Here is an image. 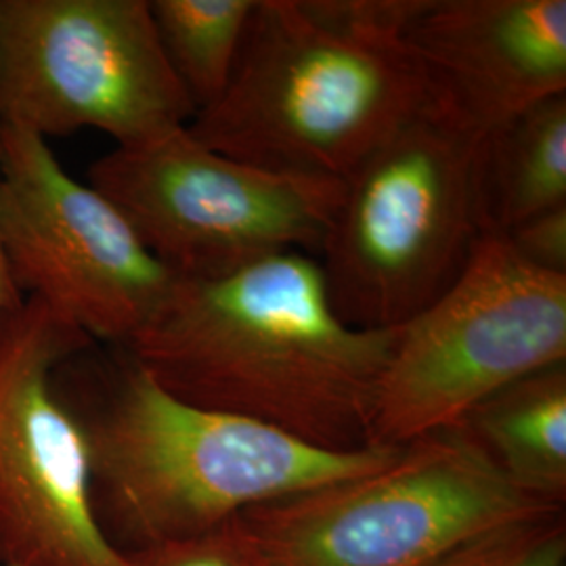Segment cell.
Returning a JSON list of instances; mask_svg holds the SVG:
<instances>
[{"label":"cell","instance_id":"obj_19","mask_svg":"<svg viewBox=\"0 0 566 566\" xmlns=\"http://www.w3.org/2000/svg\"><path fill=\"white\" fill-rule=\"evenodd\" d=\"M0 566H4V565H0Z\"/></svg>","mask_w":566,"mask_h":566},{"label":"cell","instance_id":"obj_6","mask_svg":"<svg viewBox=\"0 0 566 566\" xmlns=\"http://www.w3.org/2000/svg\"><path fill=\"white\" fill-rule=\"evenodd\" d=\"M143 245L177 280L208 282L283 252H319L343 181L233 160L187 126L114 147L88 168Z\"/></svg>","mask_w":566,"mask_h":566},{"label":"cell","instance_id":"obj_2","mask_svg":"<svg viewBox=\"0 0 566 566\" xmlns=\"http://www.w3.org/2000/svg\"><path fill=\"white\" fill-rule=\"evenodd\" d=\"M105 361L82 403L65 399L86 434L99 523L124 554L210 533L250 507L374 472L401 451H325L182 401L122 348Z\"/></svg>","mask_w":566,"mask_h":566},{"label":"cell","instance_id":"obj_13","mask_svg":"<svg viewBox=\"0 0 566 566\" xmlns=\"http://www.w3.org/2000/svg\"><path fill=\"white\" fill-rule=\"evenodd\" d=\"M474 191L479 231L493 238L566 206V95L537 103L481 142Z\"/></svg>","mask_w":566,"mask_h":566},{"label":"cell","instance_id":"obj_7","mask_svg":"<svg viewBox=\"0 0 566 566\" xmlns=\"http://www.w3.org/2000/svg\"><path fill=\"white\" fill-rule=\"evenodd\" d=\"M565 361L566 275L481 235L460 277L399 327L369 446L405 447L458 426L495 390Z\"/></svg>","mask_w":566,"mask_h":566},{"label":"cell","instance_id":"obj_5","mask_svg":"<svg viewBox=\"0 0 566 566\" xmlns=\"http://www.w3.org/2000/svg\"><path fill=\"white\" fill-rule=\"evenodd\" d=\"M491 464L458 426L388 464L240 514L266 566H428L489 526L549 510Z\"/></svg>","mask_w":566,"mask_h":566},{"label":"cell","instance_id":"obj_1","mask_svg":"<svg viewBox=\"0 0 566 566\" xmlns=\"http://www.w3.org/2000/svg\"><path fill=\"white\" fill-rule=\"evenodd\" d=\"M397 336L344 324L319 261L283 252L219 280H177L118 348L187 403L359 451Z\"/></svg>","mask_w":566,"mask_h":566},{"label":"cell","instance_id":"obj_3","mask_svg":"<svg viewBox=\"0 0 566 566\" xmlns=\"http://www.w3.org/2000/svg\"><path fill=\"white\" fill-rule=\"evenodd\" d=\"M426 107L403 39L348 30L315 0H256L221 99L187 130L240 163L344 181Z\"/></svg>","mask_w":566,"mask_h":566},{"label":"cell","instance_id":"obj_12","mask_svg":"<svg viewBox=\"0 0 566 566\" xmlns=\"http://www.w3.org/2000/svg\"><path fill=\"white\" fill-rule=\"evenodd\" d=\"M458 428L516 489L565 506L566 361L495 390Z\"/></svg>","mask_w":566,"mask_h":566},{"label":"cell","instance_id":"obj_9","mask_svg":"<svg viewBox=\"0 0 566 566\" xmlns=\"http://www.w3.org/2000/svg\"><path fill=\"white\" fill-rule=\"evenodd\" d=\"M0 240L21 296L97 344L128 343L177 282L114 203L11 124H0Z\"/></svg>","mask_w":566,"mask_h":566},{"label":"cell","instance_id":"obj_14","mask_svg":"<svg viewBox=\"0 0 566 566\" xmlns=\"http://www.w3.org/2000/svg\"><path fill=\"white\" fill-rule=\"evenodd\" d=\"M256 0H149L164 55L198 112L231 81Z\"/></svg>","mask_w":566,"mask_h":566},{"label":"cell","instance_id":"obj_10","mask_svg":"<svg viewBox=\"0 0 566 566\" xmlns=\"http://www.w3.org/2000/svg\"><path fill=\"white\" fill-rule=\"evenodd\" d=\"M93 346L34 298L0 313V565L128 566L99 523L86 434L57 382Z\"/></svg>","mask_w":566,"mask_h":566},{"label":"cell","instance_id":"obj_15","mask_svg":"<svg viewBox=\"0 0 566 566\" xmlns=\"http://www.w3.org/2000/svg\"><path fill=\"white\" fill-rule=\"evenodd\" d=\"M428 566H566L565 507L489 526Z\"/></svg>","mask_w":566,"mask_h":566},{"label":"cell","instance_id":"obj_11","mask_svg":"<svg viewBox=\"0 0 566 566\" xmlns=\"http://www.w3.org/2000/svg\"><path fill=\"white\" fill-rule=\"evenodd\" d=\"M403 42L426 109L476 142L566 95L565 0H428Z\"/></svg>","mask_w":566,"mask_h":566},{"label":"cell","instance_id":"obj_4","mask_svg":"<svg viewBox=\"0 0 566 566\" xmlns=\"http://www.w3.org/2000/svg\"><path fill=\"white\" fill-rule=\"evenodd\" d=\"M479 147L424 109L344 179L319 250L344 324L397 329L460 277L481 238Z\"/></svg>","mask_w":566,"mask_h":566},{"label":"cell","instance_id":"obj_17","mask_svg":"<svg viewBox=\"0 0 566 566\" xmlns=\"http://www.w3.org/2000/svg\"><path fill=\"white\" fill-rule=\"evenodd\" d=\"M504 240L525 263L554 275H566V206L528 219Z\"/></svg>","mask_w":566,"mask_h":566},{"label":"cell","instance_id":"obj_16","mask_svg":"<svg viewBox=\"0 0 566 566\" xmlns=\"http://www.w3.org/2000/svg\"><path fill=\"white\" fill-rule=\"evenodd\" d=\"M128 566H266V563L238 516L191 539L130 552Z\"/></svg>","mask_w":566,"mask_h":566},{"label":"cell","instance_id":"obj_18","mask_svg":"<svg viewBox=\"0 0 566 566\" xmlns=\"http://www.w3.org/2000/svg\"><path fill=\"white\" fill-rule=\"evenodd\" d=\"M21 301H23V296L11 280L7 259H4V250H2V240H0V313L18 306Z\"/></svg>","mask_w":566,"mask_h":566},{"label":"cell","instance_id":"obj_8","mask_svg":"<svg viewBox=\"0 0 566 566\" xmlns=\"http://www.w3.org/2000/svg\"><path fill=\"white\" fill-rule=\"evenodd\" d=\"M196 114L149 0H0V124L46 142L93 128L128 147Z\"/></svg>","mask_w":566,"mask_h":566}]
</instances>
